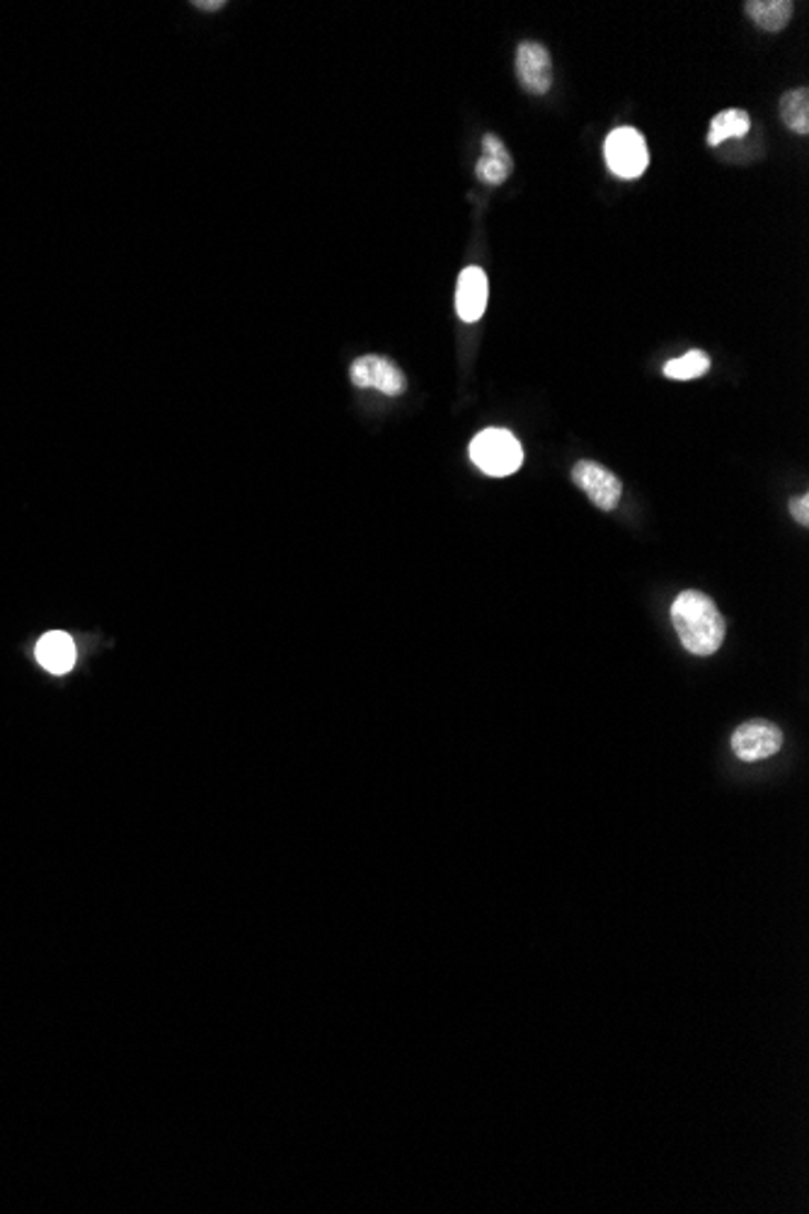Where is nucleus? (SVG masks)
<instances>
[{
	"mask_svg": "<svg viewBox=\"0 0 809 1214\" xmlns=\"http://www.w3.org/2000/svg\"><path fill=\"white\" fill-rule=\"evenodd\" d=\"M482 151H485V155L478 161L475 175L482 182H488V185H502L514 170L512 153L506 151L502 139L494 134H485V139H482Z\"/></svg>",
	"mask_w": 809,
	"mask_h": 1214,
	"instance_id": "nucleus-10",
	"label": "nucleus"
},
{
	"mask_svg": "<svg viewBox=\"0 0 809 1214\" xmlns=\"http://www.w3.org/2000/svg\"><path fill=\"white\" fill-rule=\"evenodd\" d=\"M604 155L611 173L623 180L641 177L649 163L645 136L633 126H621L616 132H611L604 143Z\"/></svg>",
	"mask_w": 809,
	"mask_h": 1214,
	"instance_id": "nucleus-3",
	"label": "nucleus"
},
{
	"mask_svg": "<svg viewBox=\"0 0 809 1214\" xmlns=\"http://www.w3.org/2000/svg\"><path fill=\"white\" fill-rule=\"evenodd\" d=\"M782 747V733L766 721H749L735 730L733 749L741 762H761L778 754Z\"/></svg>",
	"mask_w": 809,
	"mask_h": 1214,
	"instance_id": "nucleus-6",
	"label": "nucleus"
},
{
	"mask_svg": "<svg viewBox=\"0 0 809 1214\" xmlns=\"http://www.w3.org/2000/svg\"><path fill=\"white\" fill-rule=\"evenodd\" d=\"M672 623L690 655L708 657L723 645L727 625L715 602L698 590H686L674 599Z\"/></svg>",
	"mask_w": 809,
	"mask_h": 1214,
	"instance_id": "nucleus-1",
	"label": "nucleus"
},
{
	"mask_svg": "<svg viewBox=\"0 0 809 1214\" xmlns=\"http://www.w3.org/2000/svg\"><path fill=\"white\" fill-rule=\"evenodd\" d=\"M751 129V120L749 114L744 110H725L720 114L713 116L710 122V132H708V146H720V143H725L727 139H741L747 136Z\"/></svg>",
	"mask_w": 809,
	"mask_h": 1214,
	"instance_id": "nucleus-12",
	"label": "nucleus"
},
{
	"mask_svg": "<svg viewBox=\"0 0 809 1214\" xmlns=\"http://www.w3.org/2000/svg\"><path fill=\"white\" fill-rule=\"evenodd\" d=\"M349 376H351V384H355V386L376 388L386 396H400L402 390L408 388V381H404L402 371L396 367L393 361L381 357V355L359 357L355 364H351Z\"/></svg>",
	"mask_w": 809,
	"mask_h": 1214,
	"instance_id": "nucleus-7",
	"label": "nucleus"
},
{
	"mask_svg": "<svg viewBox=\"0 0 809 1214\" xmlns=\"http://www.w3.org/2000/svg\"><path fill=\"white\" fill-rule=\"evenodd\" d=\"M471 461L482 473L506 478L516 473L524 463V449L506 429H482L471 441Z\"/></svg>",
	"mask_w": 809,
	"mask_h": 1214,
	"instance_id": "nucleus-2",
	"label": "nucleus"
},
{
	"mask_svg": "<svg viewBox=\"0 0 809 1214\" xmlns=\"http://www.w3.org/2000/svg\"><path fill=\"white\" fill-rule=\"evenodd\" d=\"M224 6H226L224 0H216V3H202V0H199V3H197V8H202V10H218V8H224Z\"/></svg>",
	"mask_w": 809,
	"mask_h": 1214,
	"instance_id": "nucleus-16",
	"label": "nucleus"
},
{
	"mask_svg": "<svg viewBox=\"0 0 809 1214\" xmlns=\"http://www.w3.org/2000/svg\"><path fill=\"white\" fill-rule=\"evenodd\" d=\"M780 120L795 134H809V90L795 88L780 98Z\"/></svg>",
	"mask_w": 809,
	"mask_h": 1214,
	"instance_id": "nucleus-13",
	"label": "nucleus"
},
{
	"mask_svg": "<svg viewBox=\"0 0 809 1214\" xmlns=\"http://www.w3.org/2000/svg\"><path fill=\"white\" fill-rule=\"evenodd\" d=\"M790 514L798 524L802 527L809 524V494H800V498L790 500Z\"/></svg>",
	"mask_w": 809,
	"mask_h": 1214,
	"instance_id": "nucleus-15",
	"label": "nucleus"
},
{
	"mask_svg": "<svg viewBox=\"0 0 809 1214\" xmlns=\"http://www.w3.org/2000/svg\"><path fill=\"white\" fill-rule=\"evenodd\" d=\"M488 274L480 267H465L459 274V286H455V313H459V318L463 323L480 320L488 308Z\"/></svg>",
	"mask_w": 809,
	"mask_h": 1214,
	"instance_id": "nucleus-8",
	"label": "nucleus"
},
{
	"mask_svg": "<svg viewBox=\"0 0 809 1214\" xmlns=\"http://www.w3.org/2000/svg\"><path fill=\"white\" fill-rule=\"evenodd\" d=\"M572 480L586 498H590L602 512H613L623 494V482L611 473L608 468L596 461H580L572 468Z\"/></svg>",
	"mask_w": 809,
	"mask_h": 1214,
	"instance_id": "nucleus-4",
	"label": "nucleus"
},
{
	"mask_svg": "<svg viewBox=\"0 0 809 1214\" xmlns=\"http://www.w3.org/2000/svg\"><path fill=\"white\" fill-rule=\"evenodd\" d=\"M744 12L764 32H780L790 22L795 3L790 0H749V3H744Z\"/></svg>",
	"mask_w": 809,
	"mask_h": 1214,
	"instance_id": "nucleus-11",
	"label": "nucleus"
},
{
	"mask_svg": "<svg viewBox=\"0 0 809 1214\" xmlns=\"http://www.w3.org/2000/svg\"><path fill=\"white\" fill-rule=\"evenodd\" d=\"M75 643L69 633L51 631L37 643V660L49 674H69L75 664Z\"/></svg>",
	"mask_w": 809,
	"mask_h": 1214,
	"instance_id": "nucleus-9",
	"label": "nucleus"
},
{
	"mask_svg": "<svg viewBox=\"0 0 809 1214\" xmlns=\"http://www.w3.org/2000/svg\"><path fill=\"white\" fill-rule=\"evenodd\" d=\"M708 369H710V357L706 355V351L690 349L688 355L676 357L664 364V376L672 378V381H690V378H698Z\"/></svg>",
	"mask_w": 809,
	"mask_h": 1214,
	"instance_id": "nucleus-14",
	"label": "nucleus"
},
{
	"mask_svg": "<svg viewBox=\"0 0 809 1214\" xmlns=\"http://www.w3.org/2000/svg\"><path fill=\"white\" fill-rule=\"evenodd\" d=\"M516 78L531 95H545L553 85V59L539 42H521L516 49Z\"/></svg>",
	"mask_w": 809,
	"mask_h": 1214,
	"instance_id": "nucleus-5",
	"label": "nucleus"
}]
</instances>
